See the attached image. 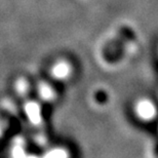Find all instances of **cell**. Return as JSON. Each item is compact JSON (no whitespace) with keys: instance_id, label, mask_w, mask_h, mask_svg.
<instances>
[{"instance_id":"cell-2","label":"cell","mask_w":158,"mask_h":158,"mask_svg":"<svg viewBox=\"0 0 158 158\" xmlns=\"http://www.w3.org/2000/svg\"><path fill=\"white\" fill-rule=\"evenodd\" d=\"M71 72L70 66L66 62H58L52 69V74L56 79H66L69 77Z\"/></svg>"},{"instance_id":"cell-1","label":"cell","mask_w":158,"mask_h":158,"mask_svg":"<svg viewBox=\"0 0 158 158\" xmlns=\"http://www.w3.org/2000/svg\"><path fill=\"white\" fill-rule=\"evenodd\" d=\"M135 111H137L139 117L145 120L152 119L153 116L155 115V108H154L153 104L147 100L140 101L135 107Z\"/></svg>"},{"instance_id":"cell-4","label":"cell","mask_w":158,"mask_h":158,"mask_svg":"<svg viewBox=\"0 0 158 158\" xmlns=\"http://www.w3.org/2000/svg\"><path fill=\"white\" fill-rule=\"evenodd\" d=\"M52 93H53L52 89L49 86H47V85H41V87L39 89V94L41 98H43V99H45V100L52 99V94H53Z\"/></svg>"},{"instance_id":"cell-3","label":"cell","mask_w":158,"mask_h":158,"mask_svg":"<svg viewBox=\"0 0 158 158\" xmlns=\"http://www.w3.org/2000/svg\"><path fill=\"white\" fill-rule=\"evenodd\" d=\"M27 114L29 116L30 119H32V121H37L39 119V108L36 105L31 104L27 107Z\"/></svg>"}]
</instances>
